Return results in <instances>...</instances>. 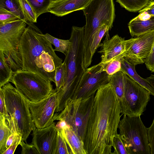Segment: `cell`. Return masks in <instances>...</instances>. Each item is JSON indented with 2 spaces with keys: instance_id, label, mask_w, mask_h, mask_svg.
Listing matches in <instances>:
<instances>
[{
  "instance_id": "cell-1",
  "label": "cell",
  "mask_w": 154,
  "mask_h": 154,
  "mask_svg": "<svg viewBox=\"0 0 154 154\" xmlns=\"http://www.w3.org/2000/svg\"><path fill=\"white\" fill-rule=\"evenodd\" d=\"M119 102L110 82L97 91L84 139L87 154H112L122 115Z\"/></svg>"
},
{
  "instance_id": "cell-2",
  "label": "cell",
  "mask_w": 154,
  "mask_h": 154,
  "mask_svg": "<svg viewBox=\"0 0 154 154\" xmlns=\"http://www.w3.org/2000/svg\"><path fill=\"white\" fill-rule=\"evenodd\" d=\"M39 29L29 25L22 36L20 50L22 70L37 73L54 82L56 68L63 60L56 54L52 44Z\"/></svg>"
},
{
  "instance_id": "cell-3",
  "label": "cell",
  "mask_w": 154,
  "mask_h": 154,
  "mask_svg": "<svg viewBox=\"0 0 154 154\" xmlns=\"http://www.w3.org/2000/svg\"><path fill=\"white\" fill-rule=\"evenodd\" d=\"M85 26H73L69 39L71 43L64 62L66 66V79L63 85L57 91L56 112L62 111L72 100L85 69L84 66Z\"/></svg>"
},
{
  "instance_id": "cell-4",
  "label": "cell",
  "mask_w": 154,
  "mask_h": 154,
  "mask_svg": "<svg viewBox=\"0 0 154 154\" xmlns=\"http://www.w3.org/2000/svg\"><path fill=\"white\" fill-rule=\"evenodd\" d=\"M86 23L85 26L84 41L85 53L84 64L90 65V51L92 37L98 28L103 24L111 29L115 19L113 0H91L84 9Z\"/></svg>"
},
{
  "instance_id": "cell-5",
  "label": "cell",
  "mask_w": 154,
  "mask_h": 154,
  "mask_svg": "<svg viewBox=\"0 0 154 154\" xmlns=\"http://www.w3.org/2000/svg\"><path fill=\"white\" fill-rule=\"evenodd\" d=\"M11 133L21 134L24 141L36 128L29 110L28 101L9 82L2 87Z\"/></svg>"
},
{
  "instance_id": "cell-6",
  "label": "cell",
  "mask_w": 154,
  "mask_h": 154,
  "mask_svg": "<svg viewBox=\"0 0 154 154\" xmlns=\"http://www.w3.org/2000/svg\"><path fill=\"white\" fill-rule=\"evenodd\" d=\"M25 19L4 23H0V50L5 56L14 72L21 70L23 62L20 44L26 28Z\"/></svg>"
},
{
  "instance_id": "cell-7",
  "label": "cell",
  "mask_w": 154,
  "mask_h": 154,
  "mask_svg": "<svg viewBox=\"0 0 154 154\" xmlns=\"http://www.w3.org/2000/svg\"><path fill=\"white\" fill-rule=\"evenodd\" d=\"M118 128L128 154H151L148 128L144 125L140 116L123 115Z\"/></svg>"
},
{
  "instance_id": "cell-8",
  "label": "cell",
  "mask_w": 154,
  "mask_h": 154,
  "mask_svg": "<svg viewBox=\"0 0 154 154\" xmlns=\"http://www.w3.org/2000/svg\"><path fill=\"white\" fill-rule=\"evenodd\" d=\"M51 82L37 73L22 70L14 72L10 81L27 100L32 102L43 99L52 91Z\"/></svg>"
},
{
  "instance_id": "cell-9",
  "label": "cell",
  "mask_w": 154,
  "mask_h": 154,
  "mask_svg": "<svg viewBox=\"0 0 154 154\" xmlns=\"http://www.w3.org/2000/svg\"><path fill=\"white\" fill-rule=\"evenodd\" d=\"M94 96L93 95L86 98L72 99L62 111L54 114V121H66L84 142Z\"/></svg>"
},
{
  "instance_id": "cell-10",
  "label": "cell",
  "mask_w": 154,
  "mask_h": 154,
  "mask_svg": "<svg viewBox=\"0 0 154 154\" xmlns=\"http://www.w3.org/2000/svg\"><path fill=\"white\" fill-rule=\"evenodd\" d=\"M101 67L98 64L85 69L72 99L95 95L100 87L109 82L111 76L101 71Z\"/></svg>"
},
{
  "instance_id": "cell-11",
  "label": "cell",
  "mask_w": 154,
  "mask_h": 154,
  "mask_svg": "<svg viewBox=\"0 0 154 154\" xmlns=\"http://www.w3.org/2000/svg\"><path fill=\"white\" fill-rule=\"evenodd\" d=\"M125 97L130 117L140 116L150 100L149 92L125 74Z\"/></svg>"
},
{
  "instance_id": "cell-12",
  "label": "cell",
  "mask_w": 154,
  "mask_h": 154,
  "mask_svg": "<svg viewBox=\"0 0 154 154\" xmlns=\"http://www.w3.org/2000/svg\"><path fill=\"white\" fill-rule=\"evenodd\" d=\"M154 43V31L125 41L124 57L136 66L145 63Z\"/></svg>"
},
{
  "instance_id": "cell-13",
  "label": "cell",
  "mask_w": 154,
  "mask_h": 154,
  "mask_svg": "<svg viewBox=\"0 0 154 154\" xmlns=\"http://www.w3.org/2000/svg\"><path fill=\"white\" fill-rule=\"evenodd\" d=\"M57 90L54 89L47 97L37 102L28 101L29 110L36 128L46 127L54 122L57 107Z\"/></svg>"
},
{
  "instance_id": "cell-14",
  "label": "cell",
  "mask_w": 154,
  "mask_h": 154,
  "mask_svg": "<svg viewBox=\"0 0 154 154\" xmlns=\"http://www.w3.org/2000/svg\"><path fill=\"white\" fill-rule=\"evenodd\" d=\"M32 135V143L39 154H56L57 129L54 122L45 128H35Z\"/></svg>"
},
{
  "instance_id": "cell-15",
  "label": "cell",
  "mask_w": 154,
  "mask_h": 154,
  "mask_svg": "<svg viewBox=\"0 0 154 154\" xmlns=\"http://www.w3.org/2000/svg\"><path fill=\"white\" fill-rule=\"evenodd\" d=\"M124 38L118 35H114L110 39L106 40L101 44V48L98 52L101 54V61L105 63L123 55L125 51Z\"/></svg>"
},
{
  "instance_id": "cell-16",
  "label": "cell",
  "mask_w": 154,
  "mask_h": 154,
  "mask_svg": "<svg viewBox=\"0 0 154 154\" xmlns=\"http://www.w3.org/2000/svg\"><path fill=\"white\" fill-rule=\"evenodd\" d=\"M91 0H59L52 1L48 12L62 17L73 11L83 10Z\"/></svg>"
},
{
  "instance_id": "cell-17",
  "label": "cell",
  "mask_w": 154,
  "mask_h": 154,
  "mask_svg": "<svg viewBox=\"0 0 154 154\" xmlns=\"http://www.w3.org/2000/svg\"><path fill=\"white\" fill-rule=\"evenodd\" d=\"M125 75L122 71H119L111 76L109 82L119 102L122 115L128 116V108L125 97Z\"/></svg>"
},
{
  "instance_id": "cell-18",
  "label": "cell",
  "mask_w": 154,
  "mask_h": 154,
  "mask_svg": "<svg viewBox=\"0 0 154 154\" xmlns=\"http://www.w3.org/2000/svg\"><path fill=\"white\" fill-rule=\"evenodd\" d=\"M131 35L137 36L142 34L154 31V16L142 18L139 16L132 19L128 24Z\"/></svg>"
},
{
  "instance_id": "cell-19",
  "label": "cell",
  "mask_w": 154,
  "mask_h": 154,
  "mask_svg": "<svg viewBox=\"0 0 154 154\" xmlns=\"http://www.w3.org/2000/svg\"><path fill=\"white\" fill-rule=\"evenodd\" d=\"M121 63V71L146 89L151 95L154 96V88L146 79L142 78L138 75L135 70V66L128 62L124 57L122 58Z\"/></svg>"
},
{
  "instance_id": "cell-20",
  "label": "cell",
  "mask_w": 154,
  "mask_h": 154,
  "mask_svg": "<svg viewBox=\"0 0 154 154\" xmlns=\"http://www.w3.org/2000/svg\"><path fill=\"white\" fill-rule=\"evenodd\" d=\"M70 154H87L84 141L71 128L63 129Z\"/></svg>"
},
{
  "instance_id": "cell-21",
  "label": "cell",
  "mask_w": 154,
  "mask_h": 154,
  "mask_svg": "<svg viewBox=\"0 0 154 154\" xmlns=\"http://www.w3.org/2000/svg\"><path fill=\"white\" fill-rule=\"evenodd\" d=\"M14 72L4 54L0 50V88L10 82Z\"/></svg>"
},
{
  "instance_id": "cell-22",
  "label": "cell",
  "mask_w": 154,
  "mask_h": 154,
  "mask_svg": "<svg viewBox=\"0 0 154 154\" xmlns=\"http://www.w3.org/2000/svg\"><path fill=\"white\" fill-rule=\"evenodd\" d=\"M110 30L107 25L103 24L98 28L92 37L90 51V58L92 60L94 55L97 48L100 46L101 41L105 35H106L107 40L108 39V31Z\"/></svg>"
},
{
  "instance_id": "cell-23",
  "label": "cell",
  "mask_w": 154,
  "mask_h": 154,
  "mask_svg": "<svg viewBox=\"0 0 154 154\" xmlns=\"http://www.w3.org/2000/svg\"><path fill=\"white\" fill-rule=\"evenodd\" d=\"M11 133L8 123L5 116L0 114V153L6 150L7 140Z\"/></svg>"
},
{
  "instance_id": "cell-24",
  "label": "cell",
  "mask_w": 154,
  "mask_h": 154,
  "mask_svg": "<svg viewBox=\"0 0 154 154\" xmlns=\"http://www.w3.org/2000/svg\"><path fill=\"white\" fill-rule=\"evenodd\" d=\"M151 0H116L122 7L132 12L139 11L145 8Z\"/></svg>"
},
{
  "instance_id": "cell-25",
  "label": "cell",
  "mask_w": 154,
  "mask_h": 154,
  "mask_svg": "<svg viewBox=\"0 0 154 154\" xmlns=\"http://www.w3.org/2000/svg\"><path fill=\"white\" fill-rule=\"evenodd\" d=\"M54 47V51L60 52L66 56L68 53L71 42L69 40H63L55 37L49 34L46 33L42 34Z\"/></svg>"
},
{
  "instance_id": "cell-26",
  "label": "cell",
  "mask_w": 154,
  "mask_h": 154,
  "mask_svg": "<svg viewBox=\"0 0 154 154\" xmlns=\"http://www.w3.org/2000/svg\"><path fill=\"white\" fill-rule=\"evenodd\" d=\"M123 57H124V56L122 55L106 62H100L98 64L101 67L100 70L106 71L107 74L110 76L121 71V61Z\"/></svg>"
},
{
  "instance_id": "cell-27",
  "label": "cell",
  "mask_w": 154,
  "mask_h": 154,
  "mask_svg": "<svg viewBox=\"0 0 154 154\" xmlns=\"http://www.w3.org/2000/svg\"><path fill=\"white\" fill-rule=\"evenodd\" d=\"M0 8L12 12L21 19H25L18 0H0Z\"/></svg>"
},
{
  "instance_id": "cell-28",
  "label": "cell",
  "mask_w": 154,
  "mask_h": 154,
  "mask_svg": "<svg viewBox=\"0 0 154 154\" xmlns=\"http://www.w3.org/2000/svg\"><path fill=\"white\" fill-rule=\"evenodd\" d=\"M24 19L32 23L37 22V17L30 5L27 0H18Z\"/></svg>"
},
{
  "instance_id": "cell-29",
  "label": "cell",
  "mask_w": 154,
  "mask_h": 154,
  "mask_svg": "<svg viewBox=\"0 0 154 154\" xmlns=\"http://www.w3.org/2000/svg\"><path fill=\"white\" fill-rule=\"evenodd\" d=\"M66 66L63 62L56 69L54 75V83L57 91H58L64 85L66 79Z\"/></svg>"
},
{
  "instance_id": "cell-30",
  "label": "cell",
  "mask_w": 154,
  "mask_h": 154,
  "mask_svg": "<svg viewBox=\"0 0 154 154\" xmlns=\"http://www.w3.org/2000/svg\"><path fill=\"white\" fill-rule=\"evenodd\" d=\"M34 11L37 17L41 14L48 12L51 0H27Z\"/></svg>"
},
{
  "instance_id": "cell-31",
  "label": "cell",
  "mask_w": 154,
  "mask_h": 154,
  "mask_svg": "<svg viewBox=\"0 0 154 154\" xmlns=\"http://www.w3.org/2000/svg\"><path fill=\"white\" fill-rule=\"evenodd\" d=\"M56 154H70L69 149L64 136L63 129H57Z\"/></svg>"
},
{
  "instance_id": "cell-32",
  "label": "cell",
  "mask_w": 154,
  "mask_h": 154,
  "mask_svg": "<svg viewBox=\"0 0 154 154\" xmlns=\"http://www.w3.org/2000/svg\"><path fill=\"white\" fill-rule=\"evenodd\" d=\"M21 19L12 12L0 8V23H4Z\"/></svg>"
},
{
  "instance_id": "cell-33",
  "label": "cell",
  "mask_w": 154,
  "mask_h": 154,
  "mask_svg": "<svg viewBox=\"0 0 154 154\" xmlns=\"http://www.w3.org/2000/svg\"><path fill=\"white\" fill-rule=\"evenodd\" d=\"M113 148V154H128L119 134L114 137Z\"/></svg>"
},
{
  "instance_id": "cell-34",
  "label": "cell",
  "mask_w": 154,
  "mask_h": 154,
  "mask_svg": "<svg viewBox=\"0 0 154 154\" xmlns=\"http://www.w3.org/2000/svg\"><path fill=\"white\" fill-rule=\"evenodd\" d=\"M24 142L22 139L20 144L22 148V154H39L36 147L32 143L28 144Z\"/></svg>"
},
{
  "instance_id": "cell-35",
  "label": "cell",
  "mask_w": 154,
  "mask_h": 154,
  "mask_svg": "<svg viewBox=\"0 0 154 154\" xmlns=\"http://www.w3.org/2000/svg\"><path fill=\"white\" fill-rule=\"evenodd\" d=\"M0 114L5 116L9 124L10 117L7 111L4 94L2 88H0Z\"/></svg>"
},
{
  "instance_id": "cell-36",
  "label": "cell",
  "mask_w": 154,
  "mask_h": 154,
  "mask_svg": "<svg viewBox=\"0 0 154 154\" xmlns=\"http://www.w3.org/2000/svg\"><path fill=\"white\" fill-rule=\"evenodd\" d=\"M21 134L19 133L11 145L3 152L2 154H13L22 139Z\"/></svg>"
},
{
  "instance_id": "cell-37",
  "label": "cell",
  "mask_w": 154,
  "mask_h": 154,
  "mask_svg": "<svg viewBox=\"0 0 154 154\" xmlns=\"http://www.w3.org/2000/svg\"><path fill=\"white\" fill-rule=\"evenodd\" d=\"M147 69L151 72H154V43L145 62Z\"/></svg>"
},
{
  "instance_id": "cell-38",
  "label": "cell",
  "mask_w": 154,
  "mask_h": 154,
  "mask_svg": "<svg viewBox=\"0 0 154 154\" xmlns=\"http://www.w3.org/2000/svg\"><path fill=\"white\" fill-rule=\"evenodd\" d=\"M148 128V134L151 154H154V117L151 126Z\"/></svg>"
},
{
  "instance_id": "cell-39",
  "label": "cell",
  "mask_w": 154,
  "mask_h": 154,
  "mask_svg": "<svg viewBox=\"0 0 154 154\" xmlns=\"http://www.w3.org/2000/svg\"><path fill=\"white\" fill-rule=\"evenodd\" d=\"M140 15L154 16V1H150L144 8L139 11Z\"/></svg>"
},
{
  "instance_id": "cell-40",
  "label": "cell",
  "mask_w": 154,
  "mask_h": 154,
  "mask_svg": "<svg viewBox=\"0 0 154 154\" xmlns=\"http://www.w3.org/2000/svg\"><path fill=\"white\" fill-rule=\"evenodd\" d=\"M19 133L12 132L8 137L6 143V148H8L12 143Z\"/></svg>"
},
{
  "instance_id": "cell-41",
  "label": "cell",
  "mask_w": 154,
  "mask_h": 154,
  "mask_svg": "<svg viewBox=\"0 0 154 154\" xmlns=\"http://www.w3.org/2000/svg\"><path fill=\"white\" fill-rule=\"evenodd\" d=\"M57 129H65L70 128V126L64 120H60L58 122L56 125Z\"/></svg>"
},
{
  "instance_id": "cell-42",
  "label": "cell",
  "mask_w": 154,
  "mask_h": 154,
  "mask_svg": "<svg viewBox=\"0 0 154 154\" xmlns=\"http://www.w3.org/2000/svg\"><path fill=\"white\" fill-rule=\"evenodd\" d=\"M146 79L154 88V75L151 74L150 76L146 78Z\"/></svg>"
},
{
  "instance_id": "cell-43",
  "label": "cell",
  "mask_w": 154,
  "mask_h": 154,
  "mask_svg": "<svg viewBox=\"0 0 154 154\" xmlns=\"http://www.w3.org/2000/svg\"><path fill=\"white\" fill-rule=\"evenodd\" d=\"M52 1H57V0H51Z\"/></svg>"
}]
</instances>
